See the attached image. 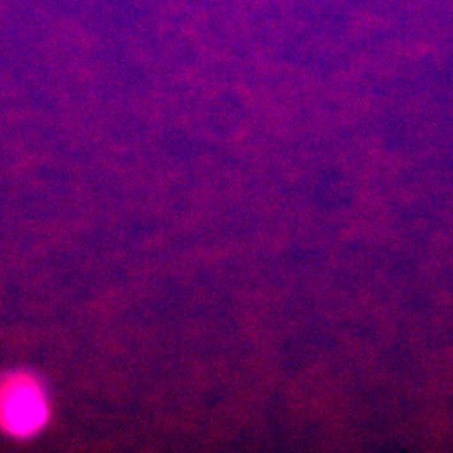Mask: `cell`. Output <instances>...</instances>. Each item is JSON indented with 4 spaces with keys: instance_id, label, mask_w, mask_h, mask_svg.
<instances>
[{
    "instance_id": "1",
    "label": "cell",
    "mask_w": 453,
    "mask_h": 453,
    "mask_svg": "<svg viewBox=\"0 0 453 453\" xmlns=\"http://www.w3.org/2000/svg\"><path fill=\"white\" fill-rule=\"evenodd\" d=\"M49 418L42 385L30 373H10L0 381V428L16 438L36 434Z\"/></svg>"
}]
</instances>
